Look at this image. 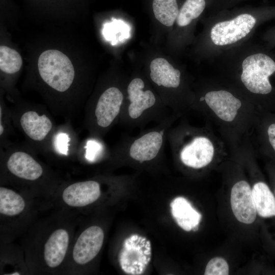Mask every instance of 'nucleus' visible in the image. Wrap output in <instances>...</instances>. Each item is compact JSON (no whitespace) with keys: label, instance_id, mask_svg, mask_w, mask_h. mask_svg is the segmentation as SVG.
Returning a JSON list of instances; mask_svg holds the SVG:
<instances>
[{"label":"nucleus","instance_id":"obj_1","mask_svg":"<svg viewBox=\"0 0 275 275\" xmlns=\"http://www.w3.org/2000/svg\"><path fill=\"white\" fill-rule=\"evenodd\" d=\"M118 124L128 129H144L149 123H159L169 117L167 105L140 77L131 79L126 88Z\"/></svg>","mask_w":275,"mask_h":275},{"label":"nucleus","instance_id":"obj_2","mask_svg":"<svg viewBox=\"0 0 275 275\" xmlns=\"http://www.w3.org/2000/svg\"><path fill=\"white\" fill-rule=\"evenodd\" d=\"M174 118V115H170L156 126L141 130L136 135L122 137L112 150V157L141 165L161 159Z\"/></svg>","mask_w":275,"mask_h":275},{"label":"nucleus","instance_id":"obj_3","mask_svg":"<svg viewBox=\"0 0 275 275\" xmlns=\"http://www.w3.org/2000/svg\"><path fill=\"white\" fill-rule=\"evenodd\" d=\"M124 98L119 87L111 86L85 108L84 125L91 138L102 140L118 123Z\"/></svg>","mask_w":275,"mask_h":275},{"label":"nucleus","instance_id":"obj_4","mask_svg":"<svg viewBox=\"0 0 275 275\" xmlns=\"http://www.w3.org/2000/svg\"><path fill=\"white\" fill-rule=\"evenodd\" d=\"M40 77L56 92L64 93L69 90L75 78V70L70 59L58 50L43 52L38 62Z\"/></svg>","mask_w":275,"mask_h":275},{"label":"nucleus","instance_id":"obj_5","mask_svg":"<svg viewBox=\"0 0 275 275\" xmlns=\"http://www.w3.org/2000/svg\"><path fill=\"white\" fill-rule=\"evenodd\" d=\"M10 114L16 125L32 145L42 146L51 140L56 130L55 125L50 115L45 109L16 108Z\"/></svg>","mask_w":275,"mask_h":275},{"label":"nucleus","instance_id":"obj_6","mask_svg":"<svg viewBox=\"0 0 275 275\" xmlns=\"http://www.w3.org/2000/svg\"><path fill=\"white\" fill-rule=\"evenodd\" d=\"M189 138L184 140L171 128L168 133V141L172 151L181 162L191 169H202L212 160L214 153L213 145L208 138L202 135Z\"/></svg>","mask_w":275,"mask_h":275},{"label":"nucleus","instance_id":"obj_7","mask_svg":"<svg viewBox=\"0 0 275 275\" xmlns=\"http://www.w3.org/2000/svg\"><path fill=\"white\" fill-rule=\"evenodd\" d=\"M241 80L251 92L262 95L273 89L269 78L275 73V61L268 55L258 53L246 57L242 63Z\"/></svg>","mask_w":275,"mask_h":275},{"label":"nucleus","instance_id":"obj_8","mask_svg":"<svg viewBox=\"0 0 275 275\" xmlns=\"http://www.w3.org/2000/svg\"><path fill=\"white\" fill-rule=\"evenodd\" d=\"M6 170L12 177L26 182H34L43 178L44 168L28 150L8 149L5 154Z\"/></svg>","mask_w":275,"mask_h":275},{"label":"nucleus","instance_id":"obj_9","mask_svg":"<svg viewBox=\"0 0 275 275\" xmlns=\"http://www.w3.org/2000/svg\"><path fill=\"white\" fill-rule=\"evenodd\" d=\"M256 23V18L248 13L241 14L232 19L219 22L211 30V41L218 46L236 43L245 37Z\"/></svg>","mask_w":275,"mask_h":275},{"label":"nucleus","instance_id":"obj_10","mask_svg":"<svg viewBox=\"0 0 275 275\" xmlns=\"http://www.w3.org/2000/svg\"><path fill=\"white\" fill-rule=\"evenodd\" d=\"M104 232L97 226L85 229L77 237L72 251L73 262L84 265L91 261L100 252L104 241Z\"/></svg>","mask_w":275,"mask_h":275},{"label":"nucleus","instance_id":"obj_11","mask_svg":"<svg viewBox=\"0 0 275 275\" xmlns=\"http://www.w3.org/2000/svg\"><path fill=\"white\" fill-rule=\"evenodd\" d=\"M230 202L233 213L238 221L250 224L255 221L257 211L251 188L246 181L241 180L233 185Z\"/></svg>","mask_w":275,"mask_h":275},{"label":"nucleus","instance_id":"obj_12","mask_svg":"<svg viewBox=\"0 0 275 275\" xmlns=\"http://www.w3.org/2000/svg\"><path fill=\"white\" fill-rule=\"evenodd\" d=\"M100 195L99 183L89 180L74 182L67 186L62 191V198L68 206L80 208L93 203Z\"/></svg>","mask_w":275,"mask_h":275},{"label":"nucleus","instance_id":"obj_13","mask_svg":"<svg viewBox=\"0 0 275 275\" xmlns=\"http://www.w3.org/2000/svg\"><path fill=\"white\" fill-rule=\"evenodd\" d=\"M70 242L68 230L59 228L53 230L45 241L43 249L45 265L50 269L60 266L66 257Z\"/></svg>","mask_w":275,"mask_h":275},{"label":"nucleus","instance_id":"obj_14","mask_svg":"<svg viewBox=\"0 0 275 275\" xmlns=\"http://www.w3.org/2000/svg\"><path fill=\"white\" fill-rule=\"evenodd\" d=\"M204 97L209 108L219 118L227 122L234 120L241 106L239 99L225 90L210 91Z\"/></svg>","mask_w":275,"mask_h":275},{"label":"nucleus","instance_id":"obj_15","mask_svg":"<svg viewBox=\"0 0 275 275\" xmlns=\"http://www.w3.org/2000/svg\"><path fill=\"white\" fill-rule=\"evenodd\" d=\"M149 76L158 88L165 89L178 88L181 83V72L163 58H158L150 65Z\"/></svg>","mask_w":275,"mask_h":275},{"label":"nucleus","instance_id":"obj_16","mask_svg":"<svg viewBox=\"0 0 275 275\" xmlns=\"http://www.w3.org/2000/svg\"><path fill=\"white\" fill-rule=\"evenodd\" d=\"M170 206L173 217L179 227L186 231L198 229L202 215L187 199L177 197L171 203Z\"/></svg>","mask_w":275,"mask_h":275},{"label":"nucleus","instance_id":"obj_17","mask_svg":"<svg viewBox=\"0 0 275 275\" xmlns=\"http://www.w3.org/2000/svg\"><path fill=\"white\" fill-rule=\"evenodd\" d=\"M257 213L263 218H275V195L264 182L256 183L252 189Z\"/></svg>","mask_w":275,"mask_h":275},{"label":"nucleus","instance_id":"obj_18","mask_svg":"<svg viewBox=\"0 0 275 275\" xmlns=\"http://www.w3.org/2000/svg\"><path fill=\"white\" fill-rule=\"evenodd\" d=\"M26 203L23 198L15 191L0 187V213L1 216L14 217L24 210Z\"/></svg>","mask_w":275,"mask_h":275},{"label":"nucleus","instance_id":"obj_19","mask_svg":"<svg viewBox=\"0 0 275 275\" xmlns=\"http://www.w3.org/2000/svg\"><path fill=\"white\" fill-rule=\"evenodd\" d=\"M152 8L156 19L167 26L173 25L179 11L177 0H153Z\"/></svg>","mask_w":275,"mask_h":275},{"label":"nucleus","instance_id":"obj_20","mask_svg":"<svg viewBox=\"0 0 275 275\" xmlns=\"http://www.w3.org/2000/svg\"><path fill=\"white\" fill-rule=\"evenodd\" d=\"M205 7V0H185L179 11L177 24L179 26L188 25L202 13Z\"/></svg>","mask_w":275,"mask_h":275},{"label":"nucleus","instance_id":"obj_21","mask_svg":"<svg viewBox=\"0 0 275 275\" xmlns=\"http://www.w3.org/2000/svg\"><path fill=\"white\" fill-rule=\"evenodd\" d=\"M22 60L19 53L8 46L0 47V69L7 74H14L20 69Z\"/></svg>","mask_w":275,"mask_h":275},{"label":"nucleus","instance_id":"obj_22","mask_svg":"<svg viewBox=\"0 0 275 275\" xmlns=\"http://www.w3.org/2000/svg\"><path fill=\"white\" fill-rule=\"evenodd\" d=\"M229 274V265L227 261L221 257H214L207 263L204 274L227 275Z\"/></svg>","mask_w":275,"mask_h":275},{"label":"nucleus","instance_id":"obj_23","mask_svg":"<svg viewBox=\"0 0 275 275\" xmlns=\"http://www.w3.org/2000/svg\"><path fill=\"white\" fill-rule=\"evenodd\" d=\"M55 151L62 154H67L70 147L71 138L68 133L57 131L51 139Z\"/></svg>","mask_w":275,"mask_h":275},{"label":"nucleus","instance_id":"obj_24","mask_svg":"<svg viewBox=\"0 0 275 275\" xmlns=\"http://www.w3.org/2000/svg\"><path fill=\"white\" fill-rule=\"evenodd\" d=\"M6 108H4L2 104L0 106V136L1 141L3 143L6 142V136L8 134V128L7 121L8 115L9 113L6 114Z\"/></svg>","mask_w":275,"mask_h":275},{"label":"nucleus","instance_id":"obj_25","mask_svg":"<svg viewBox=\"0 0 275 275\" xmlns=\"http://www.w3.org/2000/svg\"><path fill=\"white\" fill-rule=\"evenodd\" d=\"M100 140L92 138V140L87 142L86 147L87 158L92 160L99 151L101 149Z\"/></svg>","mask_w":275,"mask_h":275},{"label":"nucleus","instance_id":"obj_26","mask_svg":"<svg viewBox=\"0 0 275 275\" xmlns=\"http://www.w3.org/2000/svg\"><path fill=\"white\" fill-rule=\"evenodd\" d=\"M267 132L269 143L275 152V123L268 126Z\"/></svg>","mask_w":275,"mask_h":275},{"label":"nucleus","instance_id":"obj_27","mask_svg":"<svg viewBox=\"0 0 275 275\" xmlns=\"http://www.w3.org/2000/svg\"><path fill=\"white\" fill-rule=\"evenodd\" d=\"M139 237V236L138 235H132L129 238L130 240L135 242L138 240Z\"/></svg>","mask_w":275,"mask_h":275},{"label":"nucleus","instance_id":"obj_28","mask_svg":"<svg viewBox=\"0 0 275 275\" xmlns=\"http://www.w3.org/2000/svg\"><path fill=\"white\" fill-rule=\"evenodd\" d=\"M274 195H275V187H274Z\"/></svg>","mask_w":275,"mask_h":275}]
</instances>
